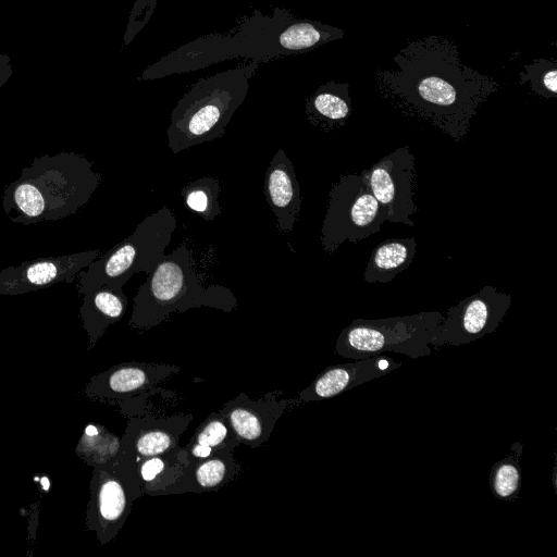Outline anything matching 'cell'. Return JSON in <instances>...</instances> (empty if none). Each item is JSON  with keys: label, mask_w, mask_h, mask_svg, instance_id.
<instances>
[{"label": "cell", "mask_w": 557, "mask_h": 557, "mask_svg": "<svg viewBox=\"0 0 557 557\" xmlns=\"http://www.w3.org/2000/svg\"><path fill=\"white\" fill-rule=\"evenodd\" d=\"M158 0H135L124 34V45L127 46L144 29L150 21Z\"/></svg>", "instance_id": "cell-27"}, {"label": "cell", "mask_w": 557, "mask_h": 557, "mask_svg": "<svg viewBox=\"0 0 557 557\" xmlns=\"http://www.w3.org/2000/svg\"><path fill=\"white\" fill-rule=\"evenodd\" d=\"M100 256L99 249L45 257L11 265L0 272V295H21L57 283H72L77 273Z\"/></svg>", "instance_id": "cell-13"}, {"label": "cell", "mask_w": 557, "mask_h": 557, "mask_svg": "<svg viewBox=\"0 0 557 557\" xmlns=\"http://www.w3.org/2000/svg\"><path fill=\"white\" fill-rule=\"evenodd\" d=\"M520 84H529L531 91L546 99L557 97V61L537 58L524 64L519 73Z\"/></svg>", "instance_id": "cell-25"}, {"label": "cell", "mask_w": 557, "mask_h": 557, "mask_svg": "<svg viewBox=\"0 0 557 557\" xmlns=\"http://www.w3.org/2000/svg\"><path fill=\"white\" fill-rule=\"evenodd\" d=\"M386 210L373 196L361 174L341 175L329 193L321 243L332 255L344 242L357 244L381 231Z\"/></svg>", "instance_id": "cell-8"}, {"label": "cell", "mask_w": 557, "mask_h": 557, "mask_svg": "<svg viewBox=\"0 0 557 557\" xmlns=\"http://www.w3.org/2000/svg\"><path fill=\"white\" fill-rule=\"evenodd\" d=\"M193 420L191 414H132L121 437L120 451L136 462L177 445Z\"/></svg>", "instance_id": "cell-14"}, {"label": "cell", "mask_w": 557, "mask_h": 557, "mask_svg": "<svg viewBox=\"0 0 557 557\" xmlns=\"http://www.w3.org/2000/svg\"><path fill=\"white\" fill-rule=\"evenodd\" d=\"M180 371L175 364L123 362L91 376L84 394L92 401L117 404L153 391Z\"/></svg>", "instance_id": "cell-12"}, {"label": "cell", "mask_w": 557, "mask_h": 557, "mask_svg": "<svg viewBox=\"0 0 557 557\" xmlns=\"http://www.w3.org/2000/svg\"><path fill=\"white\" fill-rule=\"evenodd\" d=\"M176 226L173 210L166 206L149 214L127 238L77 273V292L84 295L101 286L123 288L134 274H149L164 256Z\"/></svg>", "instance_id": "cell-5"}, {"label": "cell", "mask_w": 557, "mask_h": 557, "mask_svg": "<svg viewBox=\"0 0 557 557\" xmlns=\"http://www.w3.org/2000/svg\"><path fill=\"white\" fill-rule=\"evenodd\" d=\"M235 448L228 446L190 460L182 476L162 496L218 491L234 481L242 472V465L234 458Z\"/></svg>", "instance_id": "cell-17"}, {"label": "cell", "mask_w": 557, "mask_h": 557, "mask_svg": "<svg viewBox=\"0 0 557 557\" xmlns=\"http://www.w3.org/2000/svg\"><path fill=\"white\" fill-rule=\"evenodd\" d=\"M443 314L437 311L385 319H356L345 327L335 351L342 357L364 359L395 352L410 358L431 354Z\"/></svg>", "instance_id": "cell-6"}, {"label": "cell", "mask_w": 557, "mask_h": 557, "mask_svg": "<svg viewBox=\"0 0 557 557\" xmlns=\"http://www.w3.org/2000/svg\"><path fill=\"white\" fill-rule=\"evenodd\" d=\"M188 462L181 445L139 460L137 470L143 494L162 496L182 476Z\"/></svg>", "instance_id": "cell-20"}, {"label": "cell", "mask_w": 557, "mask_h": 557, "mask_svg": "<svg viewBox=\"0 0 557 557\" xmlns=\"http://www.w3.org/2000/svg\"><path fill=\"white\" fill-rule=\"evenodd\" d=\"M519 455L508 456L495 463L492 469L491 488L494 495L500 499H513L518 495L521 483Z\"/></svg>", "instance_id": "cell-26"}, {"label": "cell", "mask_w": 557, "mask_h": 557, "mask_svg": "<svg viewBox=\"0 0 557 557\" xmlns=\"http://www.w3.org/2000/svg\"><path fill=\"white\" fill-rule=\"evenodd\" d=\"M282 394V391H272L250 398L243 392L222 405L219 412L240 444L258 448L268 442L278 419L300 403L281 398Z\"/></svg>", "instance_id": "cell-11"}, {"label": "cell", "mask_w": 557, "mask_h": 557, "mask_svg": "<svg viewBox=\"0 0 557 557\" xmlns=\"http://www.w3.org/2000/svg\"><path fill=\"white\" fill-rule=\"evenodd\" d=\"M86 529L95 532L100 545L111 542L125 524L134 502L144 496L137 462L119 453L115 460L92 468Z\"/></svg>", "instance_id": "cell-7"}, {"label": "cell", "mask_w": 557, "mask_h": 557, "mask_svg": "<svg viewBox=\"0 0 557 557\" xmlns=\"http://www.w3.org/2000/svg\"><path fill=\"white\" fill-rule=\"evenodd\" d=\"M13 66L9 54L0 52V88L11 78Z\"/></svg>", "instance_id": "cell-28"}, {"label": "cell", "mask_w": 557, "mask_h": 557, "mask_svg": "<svg viewBox=\"0 0 557 557\" xmlns=\"http://www.w3.org/2000/svg\"><path fill=\"white\" fill-rule=\"evenodd\" d=\"M510 304L509 294L494 286H484L448 309L432 346H460L495 332Z\"/></svg>", "instance_id": "cell-9"}, {"label": "cell", "mask_w": 557, "mask_h": 557, "mask_svg": "<svg viewBox=\"0 0 557 557\" xmlns=\"http://www.w3.org/2000/svg\"><path fill=\"white\" fill-rule=\"evenodd\" d=\"M121 438L100 424L86 425L76 448V455L92 468L116 459Z\"/></svg>", "instance_id": "cell-23"}, {"label": "cell", "mask_w": 557, "mask_h": 557, "mask_svg": "<svg viewBox=\"0 0 557 557\" xmlns=\"http://www.w3.org/2000/svg\"><path fill=\"white\" fill-rule=\"evenodd\" d=\"M417 251L414 237L391 238L379 244L372 251L363 272L368 283L387 284L409 268Z\"/></svg>", "instance_id": "cell-21"}, {"label": "cell", "mask_w": 557, "mask_h": 557, "mask_svg": "<svg viewBox=\"0 0 557 557\" xmlns=\"http://www.w3.org/2000/svg\"><path fill=\"white\" fill-rule=\"evenodd\" d=\"M393 62L395 69L375 72L380 96L456 143L463 140L478 109L499 89L494 77L462 63L456 42L444 35L407 41Z\"/></svg>", "instance_id": "cell-1"}, {"label": "cell", "mask_w": 557, "mask_h": 557, "mask_svg": "<svg viewBox=\"0 0 557 557\" xmlns=\"http://www.w3.org/2000/svg\"><path fill=\"white\" fill-rule=\"evenodd\" d=\"M220 191V181L216 177L205 176L184 186L181 195L188 209L196 212L205 221L212 222L222 213L218 202Z\"/></svg>", "instance_id": "cell-24"}, {"label": "cell", "mask_w": 557, "mask_h": 557, "mask_svg": "<svg viewBox=\"0 0 557 557\" xmlns=\"http://www.w3.org/2000/svg\"><path fill=\"white\" fill-rule=\"evenodd\" d=\"M352 112L349 85L330 81L307 99L306 115L310 124L331 132L344 126Z\"/></svg>", "instance_id": "cell-19"}, {"label": "cell", "mask_w": 557, "mask_h": 557, "mask_svg": "<svg viewBox=\"0 0 557 557\" xmlns=\"http://www.w3.org/2000/svg\"><path fill=\"white\" fill-rule=\"evenodd\" d=\"M263 191L281 233L294 230L301 208L300 187L290 159L278 149L264 175Z\"/></svg>", "instance_id": "cell-16"}, {"label": "cell", "mask_w": 557, "mask_h": 557, "mask_svg": "<svg viewBox=\"0 0 557 557\" xmlns=\"http://www.w3.org/2000/svg\"><path fill=\"white\" fill-rule=\"evenodd\" d=\"M261 62L198 79L177 101L170 116L168 146L173 153L223 137L235 111L244 102L249 82Z\"/></svg>", "instance_id": "cell-4"}, {"label": "cell", "mask_w": 557, "mask_h": 557, "mask_svg": "<svg viewBox=\"0 0 557 557\" xmlns=\"http://www.w3.org/2000/svg\"><path fill=\"white\" fill-rule=\"evenodd\" d=\"M208 307L224 312L238 308L233 292L221 285L203 286L194 269L191 250L183 242L164 255L138 288L128 326L148 331L169 319L173 312Z\"/></svg>", "instance_id": "cell-3"}, {"label": "cell", "mask_w": 557, "mask_h": 557, "mask_svg": "<svg viewBox=\"0 0 557 557\" xmlns=\"http://www.w3.org/2000/svg\"><path fill=\"white\" fill-rule=\"evenodd\" d=\"M387 221L413 226L410 219L419 209L413 202L414 157L409 146L400 147L361 172Z\"/></svg>", "instance_id": "cell-10"}, {"label": "cell", "mask_w": 557, "mask_h": 557, "mask_svg": "<svg viewBox=\"0 0 557 557\" xmlns=\"http://www.w3.org/2000/svg\"><path fill=\"white\" fill-rule=\"evenodd\" d=\"M126 307L123 288L101 286L84 294L79 318L88 336V349L94 348L110 325L123 318Z\"/></svg>", "instance_id": "cell-18"}, {"label": "cell", "mask_w": 557, "mask_h": 557, "mask_svg": "<svg viewBox=\"0 0 557 557\" xmlns=\"http://www.w3.org/2000/svg\"><path fill=\"white\" fill-rule=\"evenodd\" d=\"M239 445L240 443L235 437L228 423L218 410L210 413L208 418L198 425L184 448L190 461L208 457L215 450L228 446L237 447Z\"/></svg>", "instance_id": "cell-22"}, {"label": "cell", "mask_w": 557, "mask_h": 557, "mask_svg": "<svg viewBox=\"0 0 557 557\" xmlns=\"http://www.w3.org/2000/svg\"><path fill=\"white\" fill-rule=\"evenodd\" d=\"M401 364L383 355L358 359L354 363L326 368L298 395L299 401L332 398L357 385L387 374Z\"/></svg>", "instance_id": "cell-15"}, {"label": "cell", "mask_w": 557, "mask_h": 557, "mask_svg": "<svg viewBox=\"0 0 557 557\" xmlns=\"http://www.w3.org/2000/svg\"><path fill=\"white\" fill-rule=\"evenodd\" d=\"M101 182L100 173L82 154H44L5 187L2 207L14 223L58 221L84 207Z\"/></svg>", "instance_id": "cell-2"}]
</instances>
